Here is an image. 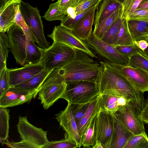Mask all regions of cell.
Instances as JSON below:
<instances>
[{"mask_svg": "<svg viewBox=\"0 0 148 148\" xmlns=\"http://www.w3.org/2000/svg\"><path fill=\"white\" fill-rule=\"evenodd\" d=\"M92 58L74 49L73 53L58 68L66 84L81 81L96 83L102 66Z\"/></svg>", "mask_w": 148, "mask_h": 148, "instance_id": "1", "label": "cell"}, {"mask_svg": "<svg viewBox=\"0 0 148 148\" xmlns=\"http://www.w3.org/2000/svg\"><path fill=\"white\" fill-rule=\"evenodd\" d=\"M96 83L100 95L123 96L142 110L145 99L143 93L137 91L123 77L103 64Z\"/></svg>", "mask_w": 148, "mask_h": 148, "instance_id": "2", "label": "cell"}, {"mask_svg": "<svg viewBox=\"0 0 148 148\" xmlns=\"http://www.w3.org/2000/svg\"><path fill=\"white\" fill-rule=\"evenodd\" d=\"M10 50L18 64L21 66L40 62L42 49L31 41L27 42L21 28L16 23L7 31Z\"/></svg>", "mask_w": 148, "mask_h": 148, "instance_id": "3", "label": "cell"}, {"mask_svg": "<svg viewBox=\"0 0 148 148\" xmlns=\"http://www.w3.org/2000/svg\"><path fill=\"white\" fill-rule=\"evenodd\" d=\"M67 85L59 68L54 69L49 75L39 88L37 94L45 110L59 99H64Z\"/></svg>", "mask_w": 148, "mask_h": 148, "instance_id": "4", "label": "cell"}, {"mask_svg": "<svg viewBox=\"0 0 148 148\" xmlns=\"http://www.w3.org/2000/svg\"><path fill=\"white\" fill-rule=\"evenodd\" d=\"M67 84L64 99L71 104L89 103L100 95L95 82L81 81Z\"/></svg>", "mask_w": 148, "mask_h": 148, "instance_id": "5", "label": "cell"}, {"mask_svg": "<svg viewBox=\"0 0 148 148\" xmlns=\"http://www.w3.org/2000/svg\"><path fill=\"white\" fill-rule=\"evenodd\" d=\"M19 9L25 21L37 40L38 45L43 49L48 48L50 43L45 37L41 16L37 7L22 1Z\"/></svg>", "mask_w": 148, "mask_h": 148, "instance_id": "6", "label": "cell"}, {"mask_svg": "<svg viewBox=\"0 0 148 148\" xmlns=\"http://www.w3.org/2000/svg\"><path fill=\"white\" fill-rule=\"evenodd\" d=\"M99 62L125 78L138 91L148 92V72L128 65L102 61Z\"/></svg>", "mask_w": 148, "mask_h": 148, "instance_id": "7", "label": "cell"}, {"mask_svg": "<svg viewBox=\"0 0 148 148\" xmlns=\"http://www.w3.org/2000/svg\"><path fill=\"white\" fill-rule=\"evenodd\" d=\"M27 116L19 118L17 127L21 140L30 145L32 148H44L49 143L47 131L30 123Z\"/></svg>", "mask_w": 148, "mask_h": 148, "instance_id": "8", "label": "cell"}, {"mask_svg": "<svg viewBox=\"0 0 148 148\" xmlns=\"http://www.w3.org/2000/svg\"><path fill=\"white\" fill-rule=\"evenodd\" d=\"M84 41L95 55L103 59V61L128 65L129 58L121 54L115 47L103 41L92 33L89 38Z\"/></svg>", "mask_w": 148, "mask_h": 148, "instance_id": "9", "label": "cell"}, {"mask_svg": "<svg viewBox=\"0 0 148 148\" xmlns=\"http://www.w3.org/2000/svg\"><path fill=\"white\" fill-rule=\"evenodd\" d=\"M141 111L135 104L127 101L125 105L119 107L113 114L134 135H147L144 123L139 116Z\"/></svg>", "mask_w": 148, "mask_h": 148, "instance_id": "10", "label": "cell"}, {"mask_svg": "<svg viewBox=\"0 0 148 148\" xmlns=\"http://www.w3.org/2000/svg\"><path fill=\"white\" fill-rule=\"evenodd\" d=\"M74 49L64 44L53 42L48 48L42 49L40 62L44 69L52 71L59 68L73 53Z\"/></svg>", "mask_w": 148, "mask_h": 148, "instance_id": "11", "label": "cell"}, {"mask_svg": "<svg viewBox=\"0 0 148 148\" xmlns=\"http://www.w3.org/2000/svg\"><path fill=\"white\" fill-rule=\"evenodd\" d=\"M114 130V120L112 114L100 111L95 118V137L103 148H110Z\"/></svg>", "mask_w": 148, "mask_h": 148, "instance_id": "12", "label": "cell"}, {"mask_svg": "<svg viewBox=\"0 0 148 148\" xmlns=\"http://www.w3.org/2000/svg\"><path fill=\"white\" fill-rule=\"evenodd\" d=\"M53 42L60 43L75 49L80 50L93 58H97L84 41L76 37L71 30L60 25L55 26L52 33L47 35Z\"/></svg>", "mask_w": 148, "mask_h": 148, "instance_id": "13", "label": "cell"}, {"mask_svg": "<svg viewBox=\"0 0 148 148\" xmlns=\"http://www.w3.org/2000/svg\"><path fill=\"white\" fill-rule=\"evenodd\" d=\"M38 89H28L16 86L10 87L0 97V107L15 106L30 101L37 95Z\"/></svg>", "mask_w": 148, "mask_h": 148, "instance_id": "14", "label": "cell"}, {"mask_svg": "<svg viewBox=\"0 0 148 148\" xmlns=\"http://www.w3.org/2000/svg\"><path fill=\"white\" fill-rule=\"evenodd\" d=\"M55 116L60 126L65 132V138L73 140L76 144L78 147H80L82 146L81 139L73 114L71 103L68 102L65 108L56 114Z\"/></svg>", "mask_w": 148, "mask_h": 148, "instance_id": "15", "label": "cell"}, {"mask_svg": "<svg viewBox=\"0 0 148 148\" xmlns=\"http://www.w3.org/2000/svg\"><path fill=\"white\" fill-rule=\"evenodd\" d=\"M44 69V66L40 62L27 64L20 68L8 69L10 87L28 80Z\"/></svg>", "mask_w": 148, "mask_h": 148, "instance_id": "16", "label": "cell"}, {"mask_svg": "<svg viewBox=\"0 0 148 148\" xmlns=\"http://www.w3.org/2000/svg\"><path fill=\"white\" fill-rule=\"evenodd\" d=\"M21 0H9L0 6V32H7L15 23L16 7Z\"/></svg>", "mask_w": 148, "mask_h": 148, "instance_id": "17", "label": "cell"}, {"mask_svg": "<svg viewBox=\"0 0 148 148\" xmlns=\"http://www.w3.org/2000/svg\"><path fill=\"white\" fill-rule=\"evenodd\" d=\"M98 5L86 15L71 29L73 34L82 40H88L92 32L95 12Z\"/></svg>", "mask_w": 148, "mask_h": 148, "instance_id": "18", "label": "cell"}, {"mask_svg": "<svg viewBox=\"0 0 148 148\" xmlns=\"http://www.w3.org/2000/svg\"><path fill=\"white\" fill-rule=\"evenodd\" d=\"M112 114L114 120V130L110 148H123L128 140L134 134L121 121Z\"/></svg>", "mask_w": 148, "mask_h": 148, "instance_id": "19", "label": "cell"}, {"mask_svg": "<svg viewBox=\"0 0 148 148\" xmlns=\"http://www.w3.org/2000/svg\"><path fill=\"white\" fill-rule=\"evenodd\" d=\"M122 4L117 0H101L95 15L94 23L95 27L121 6Z\"/></svg>", "mask_w": 148, "mask_h": 148, "instance_id": "20", "label": "cell"}, {"mask_svg": "<svg viewBox=\"0 0 148 148\" xmlns=\"http://www.w3.org/2000/svg\"><path fill=\"white\" fill-rule=\"evenodd\" d=\"M100 94L90 103L84 115L77 125L81 139L91 121L100 111Z\"/></svg>", "mask_w": 148, "mask_h": 148, "instance_id": "21", "label": "cell"}, {"mask_svg": "<svg viewBox=\"0 0 148 148\" xmlns=\"http://www.w3.org/2000/svg\"><path fill=\"white\" fill-rule=\"evenodd\" d=\"M122 13L120 14L114 20L101 39L103 41L113 46L117 41L122 24Z\"/></svg>", "mask_w": 148, "mask_h": 148, "instance_id": "22", "label": "cell"}, {"mask_svg": "<svg viewBox=\"0 0 148 148\" xmlns=\"http://www.w3.org/2000/svg\"><path fill=\"white\" fill-rule=\"evenodd\" d=\"M129 30L133 41L148 34V22L134 19H127Z\"/></svg>", "mask_w": 148, "mask_h": 148, "instance_id": "23", "label": "cell"}, {"mask_svg": "<svg viewBox=\"0 0 148 148\" xmlns=\"http://www.w3.org/2000/svg\"><path fill=\"white\" fill-rule=\"evenodd\" d=\"M122 12V5L111 15L100 22L94 28L92 33L96 36L101 39L114 20Z\"/></svg>", "mask_w": 148, "mask_h": 148, "instance_id": "24", "label": "cell"}, {"mask_svg": "<svg viewBox=\"0 0 148 148\" xmlns=\"http://www.w3.org/2000/svg\"><path fill=\"white\" fill-rule=\"evenodd\" d=\"M120 96L101 95L99 98L100 110L106 111L111 114L115 113L119 107L118 99Z\"/></svg>", "mask_w": 148, "mask_h": 148, "instance_id": "25", "label": "cell"}, {"mask_svg": "<svg viewBox=\"0 0 148 148\" xmlns=\"http://www.w3.org/2000/svg\"><path fill=\"white\" fill-rule=\"evenodd\" d=\"M53 70L49 71L44 69L30 79L15 86L25 89H38L45 79Z\"/></svg>", "mask_w": 148, "mask_h": 148, "instance_id": "26", "label": "cell"}, {"mask_svg": "<svg viewBox=\"0 0 148 148\" xmlns=\"http://www.w3.org/2000/svg\"><path fill=\"white\" fill-rule=\"evenodd\" d=\"M0 107V141L2 145L8 140L9 129V110Z\"/></svg>", "mask_w": 148, "mask_h": 148, "instance_id": "27", "label": "cell"}, {"mask_svg": "<svg viewBox=\"0 0 148 148\" xmlns=\"http://www.w3.org/2000/svg\"><path fill=\"white\" fill-rule=\"evenodd\" d=\"M122 24L120 30L117 41L113 47L133 45L134 41L129 30L127 20L123 18Z\"/></svg>", "mask_w": 148, "mask_h": 148, "instance_id": "28", "label": "cell"}, {"mask_svg": "<svg viewBox=\"0 0 148 148\" xmlns=\"http://www.w3.org/2000/svg\"><path fill=\"white\" fill-rule=\"evenodd\" d=\"M8 35L0 32V72L6 66V62L10 49Z\"/></svg>", "mask_w": 148, "mask_h": 148, "instance_id": "29", "label": "cell"}, {"mask_svg": "<svg viewBox=\"0 0 148 148\" xmlns=\"http://www.w3.org/2000/svg\"><path fill=\"white\" fill-rule=\"evenodd\" d=\"M66 16L61 9L58 0L56 3L50 4L49 9L43 17L49 21L55 20L62 21Z\"/></svg>", "mask_w": 148, "mask_h": 148, "instance_id": "30", "label": "cell"}, {"mask_svg": "<svg viewBox=\"0 0 148 148\" xmlns=\"http://www.w3.org/2000/svg\"><path fill=\"white\" fill-rule=\"evenodd\" d=\"M100 1L84 11L77 14L74 18H72L66 16L63 20L61 21L60 25L71 30L86 15L98 5Z\"/></svg>", "mask_w": 148, "mask_h": 148, "instance_id": "31", "label": "cell"}, {"mask_svg": "<svg viewBox=\"0 0 148 148\" xmlns=\"http://www.w3.org/2000/svg\"><path fill=\"white\" fill-rule=\"evenodd\" d=\"M18 4L16 7V13L15 18V23L22 29L26 37L27 42L31 41L37 43V41L34 36L29 28L24 21L20 12L19 6Z\"/></svg>", "mask_w": 148, "mask_h": 148, "instance_id": "32", "label": "cell"}, {"mask_svg": "<svg viewBox=\"0 0 148 148\" xmlns=\"http://www.w3.org/2000/svg\"><path fill=\"white\" fill-rule=\"evenodd\" d=\"M123 148H148V137L147 135H134Z\"/></svg>", "mask_w": 148, "mask_h": 148, "instance_id": "33", "label": "cell"}, {"mask_svg": "<svg viewBox=\"0 0 148 148\" xmlns=\"http://www.w3.org/2000/svg\"><path fill=\"white\" fill-rule=\"evenodd\" d=\"M95 118L91 121L82 138V146L83 147H91L95 144Z\"/></svg>", "mask_w": 148, "mask_h": 148, "instance_id": "34", "label": "cell"}, {"mask_svg": "<svg viewBox=\"0 0 148 148\" xmlns=\"http://www.w3.org/2000/svg\"><path fill=\"white\" fill-rule=\"evenodd\" d=\"M127 65L148 72V58L140 53L134 55L130 58Z\"/></svg>", "mask_w": 148, "mask_h": 148, "instance_id": "35", "label": "cell"}, {"mask_svg": "<svg viewBox=\"0 0 148 148\" xmlns=\"http://www.w3.org/2000/svg\"><path fill=\"white\" fill-rule=\"evenodd\" d=\"M142 0H125L122 4L123 12L121 19H127L135 11Z\"/></svg>", "mask_w": 148, "mask_h": 148, "instance_id": "36", "label": "cell"}, {"mask_svg": "<svg viewBox=\"0 0 148 148\" xmlns=\"http://www.w3.org/2000/svg\"><path fill=\"white\" fill-rule=\"evenodd\" d=\"M77 147V145L73 140L68 138H65L58 140L49 141L44 148H75Z\"/></svg>", "mask_w": 148, "mask_h": 148, "instance_id": "37", "label": "cell"}, {"mask_svg": "<svg viewBox=\"0 0 148 148\" xmlns=\"http://www.w3.org/2000/svg\"><path fill=\"white\" fill-rule=\"evenodd\" d=\"M90 103L83 104L71 103L73 114L77 125L84 115Z\"/></svg>", "mask_w": 148, "mask_h": 148, "instance_id": "38", "label": "cell"}, {"mask_svg": "<svg viewBox=\"0 0 148 148\" xmlns=\"http://www.w3.org/2000/svg\"><path fill=\"white\" fill-rule=\"evenodd\" d=\"M123 55L129 59L136 54H141L142 50L136 46L133 45L124 46H118L115 47Z\"/></svg>", "mask_w": 148, "mask_h": 148, "instance_id": "39", "label": "cell"}, {"mask_svg": "<svg viewBox=\"0 0 148 148\" xmlns=\"http://www.w3.org/2000/svg\"><path fill=\"white\" fill-rule=\"evenodd\" d=\"M10 87L8 69L6 66L0 72V97L3 96Z\"/></svg>", "mask_w": 148, "mask_h": 148, "instance_id": "40", "label": "cell"}, {"mask_svg": "<svg viewBox=\"0 0 148 148\" xmlns=\"http://www.w3.org/2000/svg\"><path fill=\"white\" fill-rule=\"evenodd\" d=\"M101 0H82L79 5L75 8L74 14L73 17L71 18H74L77 14L84 11L100 1Z\"/></svg>", "mask_w": 148, "mask_h": 148, "instance_id": "41", "label": "cell"}, {"mask_svg": "<svg viewBox=\"0 0 148 148\" xmlns=\"http://www.w3.org/2000/svg\"><path fill=\"white\" fill-rule=\"evenodd\" d=\"M127 19H134L148 22V8L136 10Z\"/></svg>", "mask_w": 148, "mask_h": 148, "instance_id": "42", "label": "cell"}, {"mask_svg": "<svg viewBox=\"0 0 148 148\" xmlns=\"http://www.w3.org/2000/svg\"><path fill=\"white\" fill-rule=\"evenodd\" d=\"M139 116L144 123H148V96L145 100L143 108Z\"/></svg>", "mask_w": 148, "mask_h": 148, "instance_id": "43", "label": "cell"}, {"mask_svg": "<svg viewBox=\"0 0 148 148\" xmlns=\"http://www.w3.org/2000/svg\"><path fill=\"white\" fill-rule=\"evenodd\" d=\"M8 147L11 148H29L32 147L28 143L21 140L17 142H11L8 140L5 143Z\"/></svg>", "mask_w": 148, "mask_h": 148, "instance_id": "44", "label": "cell"}, {"mask_svg": "<svg viewBox=\"0 0 148 148\" xmlns=\"http://www.w3.org/2000/svg\"><path fill=\"white\" fill-rule=\"evenodd\" d=\"M134 44L142 51H144L148 46V42L144 40L134 41Z\"/></svg>", "mask_w": 148, "mask_h": 148, "instance_id": "45", "label": "cell"}, {"mask_svg": "<svg viewBox=\"0 0 148 148\" xmlns=\"http://www.w3.org/2000/svg\"><path fill=\"white\" fill-rule=\"evenodd\" d=\"M146 8H148V0H142L136 10Z\"/></svg>", "mask_w": 148, "mask_h": 148, "instance_id": "46", "label": "cell"}, {"mask_svg": "<svg viewBox=\"0 0 148 148\" xmlns=\"http://www.w3.org/2000/svg\"><path fill=\"white\" fill-rule=\"evenodd\" d=\"M92 147V148H103L101 143L98 140L96 141L95 144Z\"/></svg>", "mask_w": 148, "mask_h": 148, "instance_id": "47", "label": "cell"}, {"mask_svg": "<svg viewBox=\"0 0 148 148\" xmlns=\"http://www.w3.org/2000/svg\"><path fill=\"white\" fill-rule=\"evenodd\" d=\"M145 40L148 42V34L147 35L139 37L136 40Z\"/></svg>", "mask_w": 148, "mask_h": 148, "instance_id": "48", "label": "cell"}, {"mask_svg": "<svg viewBox=\"0 0 148 148\" xmlns=\"http://www.w3.org/2000/svg\"><path fill=\"white\" fill-rule=\"evenodd\" d=\"M141 54L148 58V46L144 51H142Z\"/></svg>", "mask_w": 148, "mask_h": 148, "instance_id": "49", "label": "cell"}, {"mask_svg": "<svg viewBox=\"0 0 148 148\" xmlns=\"http://www.w3.org/2000/svg\"><path fill=\"white\" fill-rule=\"evenodd\" d=\"M9 0H0V6L4 4Z\"/></svg>", "mask_w": 148, "mask_h": 148, "instance_id": "50", "label": "cell"}, {"mask_svg": "<svg viewBox=\"0 0 148 148\" xmlns=\"http://www.w3.org/2000/svg\"><path fill=\"white\" fill-rule=\"evenodd\" d=\"M119 2H120L123 3V2L125 0H117Z\"/></svg>", "mask_w": 148, "mask_h": 148, "instance_id": "51", "label": "cell"}, {"mask_svg": "<svg viewBox=\"0 0 148 148\" xmlns=\"http://www.w3.org/2000/svg\"><path fill=\"white\" fill-rule=\"evenodd\" d=\"M52 0V1H54V0Z\"/></svg>", "mask_w": 148, "mask_h": 148, "instance_id": "52", "label": "cell"}]
</instances>
